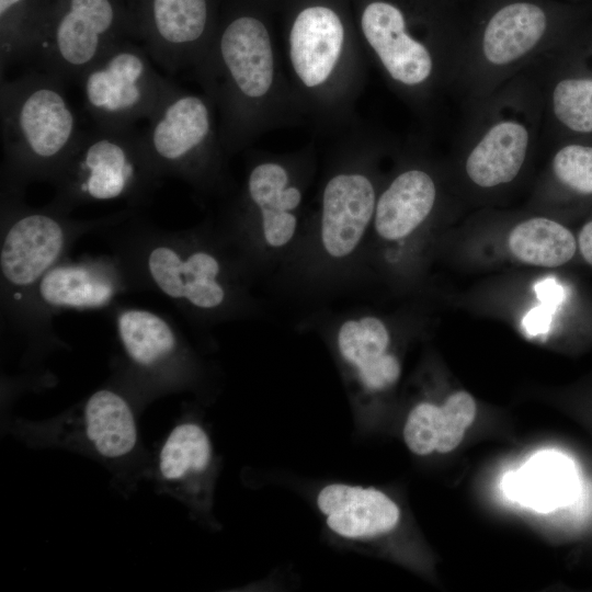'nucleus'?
I'll return each instance as SVG.
<instances>
[{
  "label": "nucleus",
  "instance_id": "1",
  "mask_svg": "<svg viewBox=\"0 0 592 592\" xmlns=\"http://www.w3.org/2000/svg\"><path fill=\"white\" fill-rule=\"evenodd\" d=\"M133 291L167 298L194 325L247 319L260 311L253 280L212 220L182 230L160 228L138 210L100 232Z\"/></svg>",
  "mask_w": 592,
  "mask_h": 592
},
{
  "label": "nucleus",
  "instance_id": "2",
  "mask_svg": "<svg viewBox=\"0 0 592 592\" xmlns=\"http://www.w3.org/2000/svg\"><path fill=\"white\" fill-rule=\"evenodd\" d=\"M376 151L358 135L341 143L327 163L318 205L307 215L300 240L277 271L293 293L320 297L358 284L383 185Z\"/></svg>",
  "mask_w": 592,
  "mask_h": 592
},
{
  "label": "nucleus",
  "instance_id": "3",
  "mask_svg": "<svg viewBox=\"0 0 592 592\" xmlns=\"http://www.w3.org/2000/svg\"><path fill=\"white\" fill-rule=\"evenodd\" d=\"M283 62L258 15L235 12L216 26L194 72L216 107L228 157L265 132L304 119Z\"/></svg>",
  "mask_w": 592,
  "mask_h": 592
},
{
  "label": "nucleus",
  "instance_id": "4",
  "mask_svg": "<svg viewBox=\"0 0 592 592\" xmlns=\"http://www.w3.org/2000/svg\"><path fill=\"white\" fill-rule=\"evenodd\" d=\"M316 172L311 145L292 153H255L215 228L254 281L280 270L306 223V194Z\"/></svg>",
  "mask_w": 592,
  "mask_h": 592
},
{
  "label": "nucleus",
  "instance_id": "5",
  "mask_svg": "<svg viewBox=\"0 0 592 592\" xmlns=\"http://www.w3.org/2000/svg\"><path fill=\"white\" fill-rule=\"evenodd\" d=\"M284 53L304 119L326 130L351 124L364 84L365 53L340 14L321 3L304 7L289 25Z\"/></svg>",
  "mask_w": 592,
  "mask_h": 592
},
{
  "label": "nucleus",
  "instance_id": "6",
  "mask_svg": "<svg viewBox=\"0 0 592 592\" xmlns=\"http://www.w3.org/2000/svg\"><path fill=\"white\" fill-rule=\"evenodd\" d=\"M65 81L41 69L1 80V192L22 194L32 182H53L82 130Z\"/></svg>",
  "mask_w": 592,
  "mask_h": 592
},
{
  "label": "nucleus",
  "instance_id": "7",
  "mask_svg": "<svg viewBox=\"0 0 592 592\" xmlns=\"http://www.w3.org/2000/svg\"><path fill=\"white\" fill-rule=\"evenodd\" d=\"M137 210L125 207L107 216L76 219L49 204L32 207L24 195L1 192L0 298L5 325L22 329L41 278L69 257L81 237L101 232Z\"/></svg>",
  "mask_w": 592,
  "mask_h": 592
},
{
  "label": "nucleus",
  "instance_id": "8",
  "mask_svg": "<svg viewBox=\"0 0 592 592\" xmlns=\"http://www.w3.org/2000/svg\"><path fill=\"white\" fill-rule=\"evenodd\" d=\"M161 177L135 128L95 126L82 132L69 159L52 184L48 203L71 214L80 206L123 201L138 209L159 186Z\"/></svg>",
  "mask_w": 592,
  "mask_h": 592
},
{
  "label": "nucleus",
  "instance_id": "9",
  "mask_svg": "<svg viewBox=\"0 0 592 592\" xmlns=\"http://www.w3.org/2000/svg\"><path fill=\"white\" fill-rule=\"evenodd\" d=\"M144 141L159 175L173 177L210 195L229 186L216 107L202 94L178 86L148 119Z\"/></svg>",
  "mask_w": 592,
  "mask_h": 592
},
{
  "label": "nucleus",
  "instance_id": "10",
  "mask_svg": "<svg viewBox=\"0 0 592 592\" xmlns=\"http://www.w3.org/2000/svg\"><path fill=\"white\" fill-rule=\"evenodd\" d=\"M397 322L388 316L358 309L319 315L306 321L317 326L328 344L356 409L391 391L400 379Z\"/></svg>",
  "mask_w": 592,
  "mask_h": 592
},
{
  "label": "nucleus",
  "instance_id": "11",
  "mask_svg": "<svg viewBox=\"0 0 592 592\" xmlns=\"http://www.w3.org/2000/svg\"><path fill=\"white\" fill-rule=\"evenodd\" d=\"M126 38L134 39L125 0H50L34 60L38 69L77 82Z\"/></svg>",
  "mask_w": 592,
  "mask_h": 592
},
{
  "label": "nucleus",
  "instance_id": "12",
  "mask_svg": "<svg viewBox=\"0 0 592 592\" xmlns=\"http://www.w3.org/2000/svg\"><path fill=\"white\" fill-rule=\"evenodd\" d=\"M136 42H118L77 81L95 126L133 128L140 119L148 121L177 87L156 70Z\"/></svg>",
  "mask_w": 592,
  "mask_h": 592
},
{
  "label": "nucleus",
  "instance_id": "13",
  "mask_svg": "<svg viewBox=\"0 0 592 592\" xmlns=\"http://www.w3.org/2000/svg\"><path fill=\"white\" fill-rule=\"evenodd\" d=\"M439 186L420 163H408L383 182L367 248V271L411 273L414 248L436 208Z\"/></svg>",
  "mask_w": 592,
  "mask_h": 592
},
{
  "label": "nucleus",
  "instance_id": "14",
  "mask_svg": "<svg viewBox=\"0 0 592 592\" xmlns=\"http://www.w3.org/2000/svg\"><path fill=\"white\" fill-rule=\"evenodd\" d=\"M130 291L128 276L114 254L77 260L67 257L41 278L21 330L47 335L56 314L110 308L119 295Z\"/></svg>",
  "mask_w": 592,
  "mask_h": 592
},
{
  "label": "nucleus",
  "instance_id": "15",
  "mask_svg": "<svg viewBox=\"0 0 592 592\" xmlns=\"http://www.w3.org/2000/svg\"><path fill=\"white\" fill-rule=\"evenodd\" d=\"M134 39L169 73L195 68L216 30L212 0H125Z\"/></svg>",
  "mask_w": 592,
  "mask_h": 592
},
{
  "label": "nucleus",
  "instance_id": "16",
  "mask_svg": "<svg viewBox=\"0 0 592 592\" xmlns=\"http://www.w3.org/2000/svg\"><path fill=\"white\" fill-rule=\"evenodd\" d=\"M364 53L388 81L409 96L423 95L437 78L435 47L412 34L403 12L394 3L374 0L360 18Z\"/></svg>",
  "mask_w": 592,
  "mask_h": 592
},
{
  "label": "nucleus",
  "instance_id": "17",
  "mask_svg": "<svg viewBox=\"0 0 592 592\" xmlns=\"http://www.w3.org/2000/svg\"><path fill=\"white\" fill-rule=\"evenodd\" d=\"M315 502L330 533L351 544L383 537L400 520L396 502L374 487L330 482L319 488Z\"/></svg>",
  "mask_w": 592,
  "mask_h": 592
},
{
  "label": "nucleus",
  "instance_id": "18",
  "mask_svg": "<svg viewBox=\"0 0 592 592\" xmlns=\"http://www.w3.org/2000/svg\"><path fill=\"white\" fill-rule=\"evenodd\" d=\"M117 340L136 368L152 373L194 369V358L175 323L157 311L132 306H113Z\"/></svg>",
  "mask_w": 592,
  "mask_h": 592
},
{
  "label": "nucleus",
  "instance_id": "19",
  "mask_svg": "<svg viewBox=\"0 0 592 592\" xmlns=\"http://www.w3.org/2000/svg\"><path fill=\"white\" fill-rule=\"evenodd\" d=\"M530 141V130L521 121H496L468 152L465 160L467 178L481 189L512 182L525 163Z\"/></svg>",
  "mask_w": 592,
  "mask_h": 592
},
{
  "label": "nucleus",
  "instance_id": "20",
  "mask_svg": "<svg viewBox=\"0 0 592 592\" xmlns=\"http://www.w3.org/2000/svg\"><path fill=\"white\" fill-rule=\"evenodd\" d=\"M475 415V399L465 390L451 394L442 406L420 401L407 415L403 441L419 456L449 453L459 445Z\"/></svg>",
  "mask_w": 592,
  "mask_h": 592
},
{
  "label": "nucleus",
  "instance_id": "21",
  "mask_svg": "<svg viewBox=\"0 0 592 592\" xmlns=\"http://www.w3.org/2000/svg\"><path fill=\"white\" fill-rule=\"evenodd\" d=\"M506 496L523 505L548 512L570 503L578 491L573 463L555 451L534 455L519 471L503 479Z\"/></svg>",
  "mask_w": 592,
  "mask_h": 592
},
{
  "label": "nucleus",
  "instance_id": "22",
  "mask_svg": "<svg viewBox=\"0 0 592 592\" xmlns=\"http://www.w3.org/2000/svg\"><path fill=\"white\" fill-rule=\"evenodd\" d=\"M547 29L544 10L530 2H514L498 10L488 21L480 53L486 65L505 68L533 53Z\"/></svg>",
  "mask_w": 592,
  "mask_h": 592
},
{
  "label": "nucleus",
  "instance_id": "23",
  "mask_svg": "<svg viewBox=\"0 0 592 592\" xmlns=\"http://www.w3.org/2000/svg\"><path fill=\"white\" fill-rule=\"evenodd\" d=\"M86 433L105 457L129 453L137 441L135 418L127 400L112 389L93 392L84 406Z\"/></svg>",
  "mask_w": 592,
  "mask_h": 592
},
{
  "label": "nucleus",
  "instance_id": "24",
  "mask_svg": "<svg viewBox=\"0 0 592 592\" xmlns=\"http://www.w3.org/2000/svg\"><path fill=\"white\" fill-rule=\"evenodd\" d=\"M506 246L511 255L521 263L551 269L568 263L574 257L578 241L562 224L535 216L513 226Z\"/></svg>",
  "mask_w": 592,
  "mask_h": 592
},
{
  "label": "nucleus",
  "instance_id": "25",
  "mask_svg": "<svg viewBox=\"0 0 592 592\" xmlns=\"http://www.w3.org/2000/svg\"><path fill=\"white\" fill-rule=\"evenodd\" d=\"M50 0H0V69L34 60Z\"/></svg>",
  "mask_w": 592,
  "mask_h": 592
},
{
  "label": "nucleus",
  "instance_id": "26",
  "mask_svg": "<svg viewBox=\"0 0 592 592\" xmlns=\"http://www.w3.org/2000/svg\"><path fill=\"white\" fill-rule=\"evenodd\" d=\"M213 458L210 440L193 422L177 425L168 435L159 455V469L167 480L179 481L203 475Z\"/></svg>",
  "mask_w": 592,
  "mask_h": 592
},
{
  "label": "nucleus",
  "instance_id": "27",
  "mask_svg": "<svg viewBox=\"0 0 592 592\" xmlns=\"http://www.w3.org/2000/svg\"><path fill=\"white\" fill-rule=\"evenodd\" d=\"M557 119L578 133H592V78L560 80L551 93Z\"/></svg>",
  "mask_w": 592,
  "mask_h": 592
},
{
  "label": "nucleus",
  "instance_id": "28",
  "mask_svg": "<svg viewBox=\"0 0 592 592\" xmlns=\"http://www.w3.org/2000/svg\"><path fill=\"white\" fill-rule=\"evenodd\" d=\"M555 178L568 189L583 195L592 194V147L567 145L551 162Z\"/></svg>",
  "mask_w": 592,
  "mask_h": 592
},
{
  "label": "nucleus",
  "instance_id": "29",
  "mask_svg": "<svg viewBox=\"0 0 592 592\" xmlns=\"http://www.w3.org/2000/svg\"><path fill=\"white\" fill-rule=\"evenodd\" d=\"M524 323L528 332H543L549 325V315L543 308H535L526 316Z\"/></svg>",
  "mask_w": 592,
  "mask_h": 592
},
{
  "label": "nucleus",
  "instance_id": "30",
  "mask_svg": "<svg viewBox=\"0 0 592 592\" xmlns=\"http://www.w3.org/2000/svg\"><path fill=\"white\" fill-rule=\"evenodd\" d=\"M577 241L579 251L584 261L592 265V220L582 226Z\"/></svg>",
  "mask_w": 592,
  "mask_h": 592
},
{
  "label": "nucleus",
  "instance_id": "31",
  "mask_svg": "<svg viewBox=\"0 0 592 592\" xmlns=\"http://www.w3.org/2000/svg\"><path fill=\"white\" fill-rule=\"evenodd\" d=\"M536 292L538 297L548 304L554 303L557 300L558 296L560 295V289L557 284H555L553 281H545L539 283L536 286Z\"/></svg>",
  "mask_w": 592,
  "mask_h": 592
}]
</instances>
